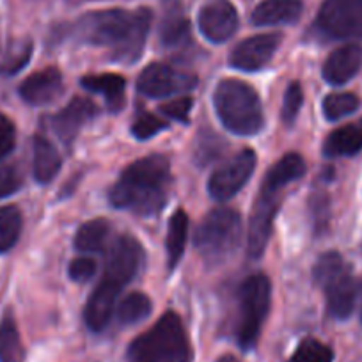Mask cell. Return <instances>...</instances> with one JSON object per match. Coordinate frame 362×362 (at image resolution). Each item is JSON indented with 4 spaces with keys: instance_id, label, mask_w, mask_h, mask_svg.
I'll return each instance as SVG.
<instances>
[{
    "instance_id": "1",
    "label": "cell",
    "mask_w": 362,
    "mask_h": 362,
    "mask_svg": "<svg viewBox=\"0 0 362 362\" xmlns=\"http://www.w3.org/2000/svg\"><path fill=\"white\" fill-rule=\"evenodd\" d=\"M149 23L151 11L148 8L137 11L105 9L82 16L71 30L82 43L107 48L112 61L132 64L144 50Z\"/></svg>"
},
{
    "instance_id": "2",
    "label": "cell",
    "mask_w": 362,
    "mask_h": 362,
    "mask_svg": "<svg viewBox=\"0 0 362 362\" xmlns=\"http://www.w3.org/2000/svg\"><path fill=\"white\" fill-rule=\"evenodd\" d=\"M142 259L144 252L141 243L134 236H119L112 243L102 279L90 293L83 311L86 325L93 332H102L109 325L121 290L137 276L142 267Z\"/></svg>"
},
{
    "instance_id": "3",
    "label": "cell",
    "mask_w": 362,
    "mask_h": 362,
    "mask_svg": "<svg viewBox=\"0 0 362 362\" xmlns=\"http://www.w3.org/2000/svg\"><path fill=\"white\" fill-rule=\"evenodd\" d=\"M170 187V163L163 155L137 160L123 170L110 190V203L137 215L158 214L167 203Z\"/></svg>"
},
{
    "instance_id": "4",
    "label": "cell",
    "mask_w": 362,
    "mask_h": 362,
    "mask_svg": "<svg viewBox=\"0 0 362 362\" xmlns=\"http://www.w3.org/2000/svg\"><path fill=\"white\" fill-rule=\"evenodd\" d=\"M305 162L297 153H288L276 165L268 170L261 185L259 196L254 203L252 217L249 228V256L257 259L263 256L268 238L274 228V218L279 210L281 194L290 185L291 181L304 176Z\"/></svg>"
},
{
    "instance_id": "5",
    "label": "cell",
    "mask_w": 362,
    "mask_h": 362,
    "mask_svg": "<svg viewBox=\"0 0 362 362\" xmlns=\"http://www.w3.org/2000/svg\"><path fill=\"white\" fill-rule=\"evenodd\" d=\"M187 330L176 313L169 311L128 346V362H192Z\"/></svg>"
},
{
    "instance_id": "6",
    "label": "cell",
    "mask_w": 362,
    "mask_h": 362,
    "mask_svg": "<svg viewBox=\"0 0 362 362\" xmlns=\"http://www.w3.org/2000/svg\"><path fill=\"white\" fill-rule=\"evenodd\" d=\"M215 110L229 132L236 135H254L263 128L264 116L259 96L242 80H222L214 95Z\"/></svg>"
},
{
    "instance_id": "7",
    "label": "cell",
    "mask_w": 362,
    "mask_h": 362,
    "mask_svg": "<svg viewBox=\"0 0 362 362\" xmlns=\"http://www.w3.org/2000/svg\"><path fill=\"white\" fill-rule=\"evenodd\" d=\"M270 281L264 274H252L240 286L235 339L243 351L256 348L270 309Z\"/></svg>"
},
{
    "instance_id": "8",
    "label": "cell",
    "mask_w": 362,
    "mask_h": 362,
    "mask_svg": "<svg viewBox=\"0 0 362 362\" xmlns=\"http://www.w3.org/2000/svg\"><path fill=\"white\" fill-rule=\"evenodd\" d=\"M242 238V218L235 210L217 208L210 211L196 233V247L203 259L215 267L233 256Z\"/></svg>"
},
{
    "instance_id": "9",
    "label": "cell",
    "mask_w": 362,
    "mask_h": 362,
    "mask_svg": "<svg viewBox=\"0 0 362 362\" xmlns=\"http://www.w3.org/2000/svg\"><path fill=\"white\" fill-rule=\"evenodd\" d=\"M313 277L325 290L327 308L336 320H346L354 313L358 286L346 263L337 252H327L316 261Z\"/></svg>"
},
{
    "instance_id": "10",
    "label": "cell",
    "mask_w": 362,
    "mask_h": 362,
    "mask_svg": "<svg viewBox=\"0 0 362 362\" xmlns=\"http://www.w3.org/2000/svg\"><path fill=\"white\" fill-rule=\"evenodd\" d=\"M316 27L332 40H362V0H325Z\"/></svg>"
},
{
    "instance_id": "11",
    "label": "cell",
    "mask_w": 362,
    "mask_h": 362,
    "mask_svg": "<svg viewBox=\"0 0 362 362\" xmlns=\"http://www.w3.org/2000/svg\"><path fill=\"white\" fill-rule=\"evenodd\" d=\"M197 86V76L192 73L177 71L170 66L155 62L141 73L137 89L148 98H167L176 93L190 90Z\"/></svg>"
},
{
    "instance_id": "12",
    "label": "cell",
    "mask_w": 362,
    "mask_h": 362,
    "mask_svg": "<svg viewBox=\"0 0 362 362\" xmlns=\"http://www.w3.org/2000/svg\"><path fill=\"white\" fill-rule=\"evenodd\" d=\"M254 167H256V153L252 149H243L211 174L208 183L210 196L217 201L231 199L252 176Z\"/></svg>"
},
{
    "instance_id": "13",
    "label": "cell",
    "mask_w": 362,
    "mask_h": 362,
    "mask_svg": "<svg viewBox=\"0 0 362 362\" xmlns=\"http://www.w3.org/2000/svg\"><path fill=\"white\" fill-rule=\"evenodd\" d=\"M281 40H283L281 34H259L249 37L233 50L229 64L242 71H257L272 61L279 48Z\"/></svg>"
},
{
    "instance_id": "14",
    "label": "cell",
    "mask_w": 362,
    "mask_h": 362,
    "mask_svg": "<svg viewBox=\"0 0 362 362\" xmlns=\"http://www.w3.org/2000/svg\"><path fill=\"white\" fill-rule=\"evenodd\" d=\"M238 27V15L228 0H211L199 13V30L206 40L224 43Z\"/></svg>"
},
{
    "instance_id": "15",
    "label": "cell",
    "mask_w": 362,
    "mask_h": 362,
    "mask_svg": "<svg viewBox=\"0 0 362 362\" xmlns=\"http://www.w3.org/2000/svg\"><path fill=\"white\" fill-rule=\"evenodd\" d=\"M160 43L163 48L177 50L189 45L190 23L187 20L180 0H163V15L158 27Z\"/></svg>"
},
{
    "instance_id": "16",
    "label": "cell",
    "mask_w": 362,
    "mask_h": 362,
    "mask_svg": "<svg viewBox=\"0 0 362 362\" xmlns=\"http://www.w3.org/2000/svg\"><path fill=\"white\" fill-rule=\"evenodd\" d=\"M96 105L87 98H73L57 116L52 119L55 134L62 142H71L80 128L96 116Z\"/></svg>"
},
{
    "instance_id": "17",
    "label": "cell",
    "mask_w": 362,
    "mask_h": 362,
    "mask_svg": "<svg viewBox=\"0 0 362 362\" xmlns=\"http://www.w3.org/2000/svg\"><path fill=\"white\" fill-rule=\"evenodd\" d=\"M62 90V75L57 68H47L25 78L20 86V96L30 105L52 103Z\"/></svg>"
},
{
    "instance_id": "18",
    "label": "cell",
    "mask_w": 362,
    "mask_h": 362,
    "mask_svg": "<svg viewBox=\"0 0 362 362\" xmlns=\"http://www.w3.org/2000/svg\"><path fill=\"white\" fill-rule=\"evenodd\" d=\"M362 66V47L346 45L329 55L323 64V78L332 86H343L354 78Z\"/></svg>"
},
{
    "instance_id": "19",
    "label": "cell",
    "mask_w": 362,
    "mask_h": 362,
    "mask_svg": "<svg viewBox=\"0 0 362 362\" xmlns=\"http://www.w3.org/2000/svg\"><path fill=\"white\" fill-rule=\"evenodd\" d=\"M302 0H263L252 11L254 25H283L293 23L302 15Z\"/></svg>"
},
{
    "instance_id": "20",
    "label": "cell",
    "mask_w": 362,
    "mask_h": 362,
    "mask_svg": "<svg viewBox=\"0 0 362 362\" xmlns=\"http://www.w3.org/2000/svg\"><path fill=\"white\" fill-rule=\"evenodd\" d=\"M82 87H86L90 93L103 95L107 100V105L112 112L121 110L124 105V89H127V80L116 73H103V75H87L80 78Z\"/></svg>"
},
{
    "instance_id": "21",
    "label": "cell",
    "mask_w": 362,
    "mask_h": 362,
    "mask_svg": "<svg viewBox=\"0 0 362 362\" xmlns=\"http://www.w3.org/2000/svg\"><path fill=\"white\" fill-rule=\"evenodd\" d=\"M362 149V119L355 123L346 124L343 128H337L336 132L329 135V139L323 144L325 156H351L357 155Z\"/></svg>"
},
{
    "instance_id": "22",
    "label": "cell",
    "mask_w": 362,
    "mask_h": 362,
    "mask_svg": "<svg viewBox=\"0 0 362 362\" xmlns=\"http://www.w3.org/2000/svg\"><path fill=\"white\" fill-rule=\"evenodd\" d=\"M34 177L37 183H50L61 170V156L45 137L34 139Z\"/></svg>"
},
{
    "instance_id": "23",
    "label": "cell",
    "mask_w": 362,
    "mask_h": 362,
    "mask_svg": "<svg viewBox=\"0 0 362 362\" xmlns=\"http://www.w3.org/2000/svg\"><path fill=\"white\" fill-rule=\"evenodd\" d=\"M187 236H189V217L183 210L174 211L169 221V229H167V264L173 270L180 259L183 257V250L187 245Z\"/></svg>"
},
{
    "instance_id": "24",
    "label": "cell",
    "mask_w": 362,
    "mask_h": 362,
    "mask_svg": "<svg viewBox=\"0 0 362 362\" xmlns=\"http://www.w3.org/2000/svg\"><path fill=\"white\" fill-rule=\"evenodd\" d=\"M109 235V222L105 218L89 221L76 231L75 247L80 252H100Z\"/></svg>"
},
{
    "instance_id": "25",
    "label": "cell",
    "mask_w": 362,
    "mask_h": 362,
    "mask_svg": "<svg viewBox=\"0 0 362 362\" xmlns=\"http://www.w3.org/2000/svg\"><path fill=\"white\" fill-rule=\"evenodd\" d=\"M23 350L20 341L18 327L11 313L0 322V362H22Z\"/></svg>"
},
{
    "instance_id": "26",
    "label": "cell",
    "mask_w": 362,
    "mask_h": 362,
    "mask_svg": "<svg viewBox=\"0 0 362 362\" xmlns=\"http://www.w3.org/2000/svg\"><path fill=\"white\" fill-rule=\"evenodd\" d=\"M149 313H151V300L148 298V295L141 293V291H134L128 297H124V300L119 302L117 320L123 325H134V323L148 318Z\"/></svg>"
},
{
    "instance_id": "27",
    "label": "cell",
    "mask_w": 362,
    "mask_h": 362,
    "mask_svg": "<svg viewBox=\"0 0 362 362\" xmlns=\"http://www.w3.org/2000/svg\"><path fill=\"white\" fill-rule=\"evenodd\" d=\"M22 214L16 206L0 208V252L11 249L22 233Z\"/></svg>"
},
{
    "instance_id": "28",
    "label": "cell",
    "mask_w": 362,
    "mask_h": 362,
    "mask_svg": "<svg viewBox=\"0 0 362 362\" xmlns=\"http://www.w3.org/2000/svg\"><path fill=\"white\" fill-rule=\"evenodd\" d=\"M361 105L358 98L351 93H334L323 102V114L329 121H337L344 116H350Z\"/></svg>"
},
{
    "instance_id": "29",
    "label": "cell",
    "mask_w": 362,
    "mask_h": 362,
    "mask_svg": "<svg viewBox=\"0 0 362 362\" xmlns=\"http://www.w3.org/2000/svg\"><path fill=\"white\" fill-rule=\"evenodd\" d=\"M334 361V351L330 350L327 344L320 343L318 339H308L302 341L293 351L288 362H332Z\"/></svg>"
},
{
    "instance_id": "30",
    "label": "cell",
    "mask_w": 362,
    "mask_h": 362,
    "mask_svg": "<svg viewBox=\"0 0 362 362\" xmlns=\"http://www.w3.org/2000/svg\"><path fill=\"white\" fill-rule=\"evenodd\" d=\"M302 102H304V93H302V87L298 82H291L286 89V95H284L283 102V121L284 124L290 127L298 116V110H300Z\"/></svg>"
},
{
    "instance_id": "31",
    "label": "cell",
    "mask_w": 362,
    "mask_h": 362,
    "mask_svg": "<svg viewBox=\"0 0 362 362\" xmlns=\"http://www.w3.org/2000/svg\"><path fill=\"white\" fill-rule=\"evenodd\" d=\"M167 127H169V124H167L165 121L158 119V117L153 116V114L144 112L134 121V124H132V134L137 139H141V141H146V139L153 137V135H156L158 132L165 130Z\"/></svg>"
},
{
    "instance_id": "32",
    "label": "cell",
    "mask_w": 362,
    "mask_h": 362,
    "mask_svg": "<svg viewBox=\"0 0 362 362\" xmlns=\"http://www.w3.org/2000/svg\"><path fill=\"white\" fill-rule=\"evenodd\" d=\"M30 54H33V45H30L29 41L18 45L15 50L9 52L8 59H6V61L2 62V66H0V71L6 73V75H13V73L20 71V69L29 62Z\"/></svg>"
},
{
    "instance_id": "33",
    "label": "cell",
    "mask_w": 362,
    "mask_h": 362,
    "mask_svg": "<svg viewBox=\"0 0 362 362\" xmlns=\"http://www.w3.org/2000/svg\"><path fill=\"white\" fill-rule=\"evenodd\" d=\"M22 187V176L11 163L0 162V199L15 194Z\"/></svg>"
},
{
    "instance_id": "34",
    "label": "cell",
    "mask_w": 362,
    "mask_h": 362,
    "mask_svg": "<svg viewBox=\"0 0 362 362\" xmlns=\"http://www.w3.org/2000/svg\"><path fill=\"white\" fill-rule=\"evenodd\" d=\"M192 98L189 96H181V98L173 100V102L165 103V105L160 107L165 116H169L170 119L181 121V123H189V114L192 110Z\"/></svg>"
},
{
    "instance_id": "35",
    "label": "cell",
    "mask_w": 362,
    "mask_h": 362,
    "mask_svg": "<svg viewBox=\"0 0 362 362\" xmlns=\"http://www.w3.org/2000/svg\"><path fill=\"white\" fill-rule=\"evenodd\" d=\"M15 141H16V130L15 124L11 123V119L4 116V114H0V160L8 156L9 153L13 151L15 148Z\"/></svg>"
},
{
    "instance_id": "36",
    "label": "cell",
    "mask_w": 362,
    "mask_h": 362,
    "mask_svg": "<svg viewBox=\"0 0 362 362\" xmlns=\"http://www.w3.org/2000/svg\"><path fill=\"white\" fill-rule=\"evenodd\" d=\"M96 274V263L89 257H76L69 264V277L73 281H89Z\"/></svg>"
},
{
    "instance_id": "37",
    "label": "cell",
    "mask_w": 362,
    "mask_h": 362,
    "mask_svg": "<svg viewBox=\"0 0 362 362\" xmlns=\"http://www.w3.org/2000/svg\"><path fill=\"white\" fill-rule=\"evenodd\" d=\"M221 141L215 134H208L206 137H201V146L197 149V156H199L201 163H208L211 160L217 158L221 155Z\"/></svg>"
},
{
    "instance_id": "38",
    "label": "cell",
    "mask_w": 362,
    "mask_h": 362,
    "mask_svg": "<svg viewBox=\"0 0 362 362\" xmlns=\"http://www.w3.org/2000/svg\"><path fill=\"white\" fill-rule=\"evenodd\" d=\"M217 362H240V361L236 357H233V355H222Z\"/></svg>"
},
{
    "instance_id": "39",
    "label": "cell",
    "mask_w": 362,
    "mask_h": 362,
    "mask_svg": "<svg viewBox=\"0 0 362 362\" xmlns=\"http://www.w3.org/2000/svg\"><path fill=\"white\" fill-rule=\"evenodd\" d=\"M361 320H362V311H361Z\"/></svg>"
}]
</instances>
